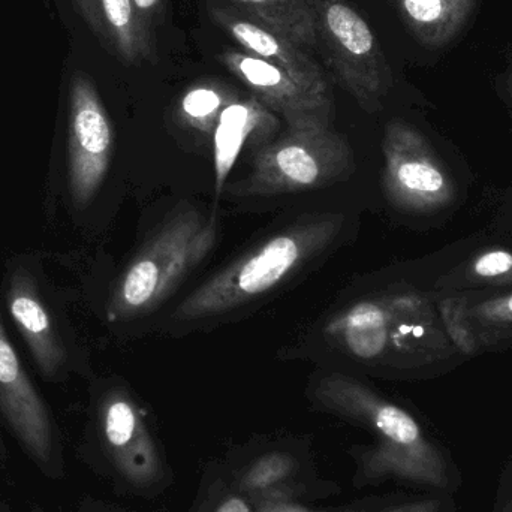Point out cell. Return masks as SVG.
Instances as JSON below:
<instances>
[{"instance_id": "obj_1", "label": "cell", "mask_w": 512, "mask_h": 512, "mask_svg": "<svg viewBox=\"0 0 512 512\" xmlns=\"http://www.w3.org/2000/svg\"><path fill=\"white\" fill-rule=\"evenodd\" d=\"M310 399L322 411L357 424L373 444L354 445L355 489L403 484L415 490L457 495L463 474L453 453L436 441L402 406L343 373L322 376L310 388Z\"/></svg>"}, {"instance_id": "obj_2", "label": "cell", "mask_w": 512, "mask_h": 512, "mask_svg": "<svg viewBox=\"0 0 512 512\" xmlns=\"http://www.w3.org/2000/svg\"><path fill=\"white\" fill-rule=\"evenodd\" d=\"M342 225L340 215L315 216L265 240L195 289L174 318H210L255 300L327 249Z\"/></svg>"}, {"instance_id": "obj_3", "label": "cell", "mask_w": 512, "mask_h": 512, "mask_svg": "<svg viewBox=\"0 0 512 512\" xmlns=\"http://www.w3.org/2000/svg\"><path fill=\"white\" fill-rule=\"evenodd\" d=\"M325 334L364 363H429L444 348L429 303L414 292L358 301L330 319Z\"/></svg>"}, {"instance_id": "obj_4", "label": "cell", "mask_w": 512, "mask_h": 512, "mask_svg": "<svg viewBox=\"0 0 512 512\" xmlns=\"http://www.w3.org/2000/svg\"><path fill=\"white\" fill-rule=\"evenodd\" d=\"M216 237L215 216L194 209L177 213L120 277L108 301L107 321H131L155 310L210 254Z\"/></svg>"}, {"instance_id": "obj_5", "label": "cell", "mask_w": 512, "mask_h": 512, "mask_svg": "<svg viewBox=\"0 0 512 512\" xmlns=\"http://www.w3.org/2000/svg\"><path fill=\"white\" fill-rule=\"evenodd\" d=\"M354 150L325 123L286 126L259 147L248 177L233 183L236 197H276L327 188L354 174Z\"/></svg>"}, {"instance_id": "obj_6", "label": "cell", "mask_w": 512, "mask_h": 512, "mask_svg": "<svg viewBox=\"0 0 512 512\" xmlns=\"http://www.w3.org/2000/svg\"><path fill=\"white\" fill-rule=\"evenodd\" d=\"M96 447L105 474L120 492L156 501L174 486L164 444L125 388H110L99 397Z\"/></svg>"}, {"instance_id": "obj_7", "label": "cell", "mask_w": 512, "mask_h": 512, "mask_svg": "<svg viewBox=\"0 0 512 512\" xmlns=\"http://www.w3.org/2000/svg\"><path fill=\"white\" fill-rule=\"evenodd\" d=\"M218 463L256 507L271 501L316 504L342 493L339 484L322 477L304 438L252 439L228 448Z\"/></svg>"}, {"instance_id": "obj_8", "label": "cell", "mask_w": 512, "mask_h": 512, "mask_svg": "<svg viewBox=\"0 0 512 512\" xmlns=\"http://www.w3.org/2000/svg\"><path fill=\"white\" fill-rule=\"evenodd\" d=\"M331 74L366 111L381 110L393 75L372 27L346 0H310Z\"/></svg>"}, {"instance_id": "obj_9", "label": "cell", "mask_w": 512, "mask_h": 512, "mask_svg": "<svg viewBox=\"0 0 512 512\" xmlns=\"http://www.w3.org/2000/svg\"><path fill=\"white\" fill-rule=\"evenodd\" d=\"M385 194L402 210L429 213L454 200L450 174L420 131L403 122L388 123L384 137Z\"/></svg>"}, {"instance_id": "obj_10", "label": "cell", "mask_w": 512, "mask_h": 512, "mask_svg": "<svg viewBox=\"0 0 512 512\" xmlns=\"http://www.w3.org/2000/svg\"><path fill=\"white\" fill-rule=\"evenodd\" d=\"M68 183L78 209L92 203L107 177L113 155V126L98 90L77 74L69 87Z\"/></svg>"}, {"instance_id": "obj_11", "label": "cell", "mask_w": 512, "mask_h": 512, "mask_svg": "<svg viewBox=\"0 0 512 512\" xmlns=\"http://www.w3.org/2000/svg\"><path fill=\"white\" fill-rule=\"evenodd\" d=\"M0 414L35 465L51 478L63 475L62 451L50 411L30 381L0 319Z\"/></svg>"}, {"instance_id": "obj_12", "label": "cell", "mask_w": 512, "mask_h": 512, "mask_svg": "<svg viewBox=\"0 0 512 512\" xmlns=\"http://www.w3.org/2000/svg\"><path fill=\"white\" fill-rule=\"evenodd\" d=\"M219 60L265 108L280 114L286 126L304 123L331 125L333 101L304 89L273 63L237 50H225Z\"/></svg>"}, {"instance_id": "obj_13", "label": "cell", "mask_w": 512, "mask_h": 512, "mask_svg": "<svg viewBox=\"0 0 512 512\" xmlns=\"http://www.w3.org/2000/svg\"><path fill=\"white\" fill-rule=\"evenodd\" d=\"M209 12L213 21L236 39L246 53L273 63L304 89L333 101L327 75L309 54L304 53L303 47L234 6L212 5Z\"/></svg>"}, {"instance_id": "obj_14", "label": "cell", "mask_w": 512, "mask_h": 512, "mask_svg": "<svg viewBox=\"0 0 512 512\" xmlns=\"http://www.w3.org/2000/svg\"><path fill=\"white\" fill-rule=\"evenodd\" d=\"M5 300L9 315L20 331L45 379H59L68 364V352L54 324L35 277L27 268L9 271L5 282Z\"/></svg>"}, {"instance_id": "obj_15", "label": "cell", "mask_w": 512, "mask_h": 512, "mask_svg": "<svg viewBox=\"0 0 512 512\" xmlns=\"http://www.w3.org/2000/svg\"><path fill=\"white\" fill-rule=\"evenodd\" d=\"M439 309L445 331L463 354H480L512 336V292L451 295Z\"/></svg>"}, {"instance_id": "obj_16", "label": "cell", "mask_w": 512, "mask_h": 512, "mask_svg": "<svg viewBox=\"0 0 512 512\" xmlns=\"http://www.w3.org/2000/svg\"><path fill=\"white\" fill-rule=\"evenodd\" d=\"M81 15L105 47L128 65L155 56L152 30L147 29L131 0H74Z\"/></svg>"}, {"instance_id": "obj_17", "label": "cell", "mask_w": 512, "mask_h": 512, "mask_svg": "<svg viewBox=\"0 0 512 512\" xmlns=\"http://www.w3.org/2000/svg\"><path fill=\"white\" fill-rule=\"evenodd\" d=\"M276 128V117L256 98L240 99L239 96L222 111L213 132L218 194L224 189L225 180L236 165L246 143L258 138L265 144V140Z\"/></svg>"}, {"instance_id": "obj_18", "label": "cell", "mask_w": 512, "mask_h": 512, "mask_svg": "<svg viewBox=\"0 0 512 512\" xmlns=\"http://www.w3.org/2000/svg\"><path fill=\"white\" fill-rule=\"evenodd\" d=\"M477 0H396L412 35L430 48L453 41L465 27Z\"/></svg>"}, {"instance_id": "obj_19", "label": "cell", "mask_w": 512, "mask_h": 512, "mask_svg": "<svg viewBox=\"0 0 512 512\" xmlns=\"http://www.w3.org/2000/svg\"><path fill=\"white\" fill-rule=\"evenodd\" d=\"M234 8L258 18L300 47H316L315 12L310 0H231Z\"/></svg>"}, {"instance_id": "obj_20", "label": "cell", "mask_w": 512, "mask_h": 512, "mask_svg": "<svg viewBox=\"0 0 512 512\" xmlns=\"http://www.w3.org/2000/svg\"><path fill=\"white\" fill-rule=\"evenodd\" d=\"M239 98L236 90L219 81L189 87L179 101V117L185 125L201 132H215L222 111Z\"/></svg>"}, {"instance_id": "obj_21", "label": "cell", "mask_w": 512, "mask_h": 512, "mask_svg": "<svg viewBox=\"0 0 512 512\" xmlns=\"http://www.w3.org/2000/svg\"><path fill=\"white\" fill-rule=\"evenodd\" d=\"M185 512H256V505L222 471L218 460L207 463L197 496Z\"/></svg>"}, {"instance_id": "obj_22", "label": "cell", "mask_w": 512, "mask_h": 512, "mask_svg": "<svg viewBox=\"0 0 512 512\" xmlns=\"http://www.w3.org/2000/svg\"><path fill=\"white\" fill-rule=\"evenodd\" d=\"M363 512H457V501L456 495L430 490L388 493L376 496Z\"/></svg>"}, {"instance_id": "obj_23", "label": "cell", "mask_w": 512, "mask_h": 512, "mask_svg": "<svg viewBox=\"0 0 512 512\" xmlns=\"http://www.w3.org/2000/svg\"><path fill=\"white\" fill-rule=\"evenodd\" d=\"M460 285L466 283H490L502 285L512 283V254L505 249H489L466 262L454 274Z\"/></svg>"}, {"instance_id": "obj_24", "label": "cell", "mask_w": 512, "mask_h": 512, "mask_svg": "<svg viewBox=\"0 0 512 512\" xmlns=\"http://www.w3.org/2000/svg\"><path fill=\"white\" fill-rule=\"evenodd\" d=\"M376 496H367L337 507H315V504L309 502L271 501L258 505L256 512H363L375 502Z\"/></svg>"}, {"instance_id": "obj_25", "label": "cell", "mask_w": 512, "mask_h": 512, "mask_svg": "<svg viewBox=\"0 0 512 512\" xmlns=\"http://www.w3.org/2000/svg\"><path fill=\"white\" fill-rule=\"evenodd\" d=\"M490 512H512V454L505 460L496 486L495 501Z\"/></svg>"}, {"instance_id": "obj_26", "label": "cell", "mask_w": 512, "mask_h": 512, "mask_svg": "<svg viewBox=\"0 0 512 512\" xmlns=\"http://www.w3.org/2000/svg\"><path fill=\"white\" fill-rule=\"evenodd\" d=\"M131 2L141 23L152 30L153 21L161 15L164 0H131Z\"/></svg>"}, {"instance_id": "obj_27", "label": "cell", "mask_w": 512, "mask_h": 512, "mask_svg": "<svg viewBox=\"0 0 512 512\" xmlns=\"http://www.w3.org/2000/svg\"><path fill=\"white\" fill-rule=\"evenodd\" d=\"M507 89H508V93H510V96H511V99H512V74L510 75V77H508Z\"/></svg>"}]
</instances>
